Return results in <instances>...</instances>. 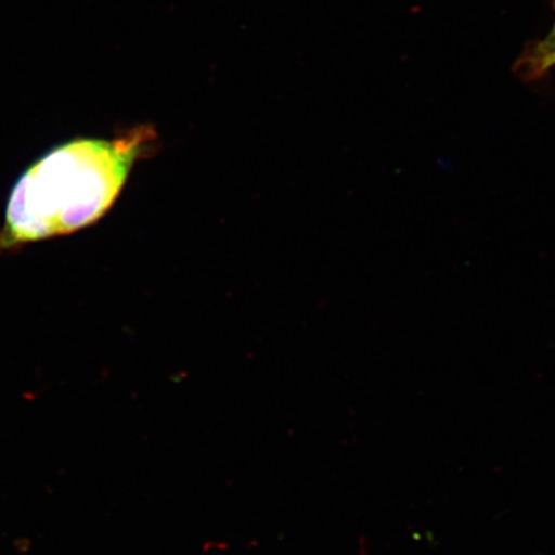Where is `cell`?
<instances>
[{"label":"cell","instance_id":"cell-1","mask_svg":"<svg viewBox=\"0 0 555 555\" xmlns=\"http://www.w3.org/2000/svg\"><path fill=\"white\" fill-rule=\"evenodd\" d=\"M154 138V130L139 127L115 139H78L40 157L13 186L0 249L95 223L119 197Z\"/></svg>","mask_w":555,"mask_h":555},{"label":"cell","instance_id":"cell-2","mask_svg":"<svg viewBox=\"0 0 555 555\" xmlns=\"http://www.w3.org/2000/svg\"><path fill=\"white\" fill-rule=\"evenodd\" d=\"M520 73L527 79L539 78L555 67V41L543 40L525 54L522 61L519 62Z\"/></svg>","mask_w":555,"mask_h":555},{"label":"cell","instance_id":"cell-3","mask_svg":"<svg viewBox=\"0 0 555 555\" xmlns=\"http://www.w3.org/2000/svg\"><path fill=\"white\" fill-rule=\"evenodd\" d=\"M545 40L555 41V24H554L552 33L550 35H547Z\"/></svg>","mask_w":555,"mask_h":555}]
</instances>
